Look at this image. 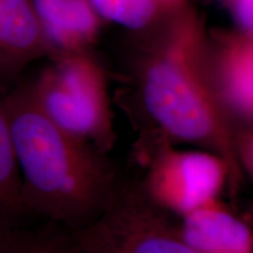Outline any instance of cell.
<instances>
[{
	"mask_svg": "<svg viewBox=\"0 0 253 253\" xmlns=\"http://www.w3.org/2000/svg\"><path fill=\"white\" fill-rule=\"evenodd\" d=\"M101 15L123 26H144L155 11L154 0H90Z\"/></svg>",
	"mask_w": 253,
	"mask_h": 253,
	"instance_id": "7c38bea8",
	"label": "cell"
},
{
	"mask_svg": "<svg viewBox=\"0 0 253 253\" xmlns=\"http://www.w3.org/2000/svg\"><path fill=\"white\" fill-rule=\"evenodd\" d=\"M145 108L164 132L219 155L236 185L242 178L237 134L205 84L197 47L189 37L172 41L148 66L143 80Z\"/></svg>",
	"mask_w": 253,
	"mask_h": 253,
	"instance_id": "7a4b0ae2",
	"label": "cell"
},
{
	"mask_svg": "<svg viewBox=\"0 0 253 253\" xmlns=\"http://www.w3.org/2000/svg\"><path fill=\"white\" fill-rule=\"evenodd\" d=\"M2 100L25 214L68 224L74 230L90 223L112 197L102 153L47 118L31 84L15 87Z\"/></svg>",
	"mask_w": 253,
	"mask_h": 253,
	"instance_id": "6da1fadb",
	"label": "cell"
},
{
	"mask_svg": "<svg viewBox=\"0 0 253 253\" xmlns=\"http://www.w3.org/2000/svg\"><path fill=\"white\" fill-rule=\"evenodd\" d=\"M177 231L198 253H253V229L219 198L182 216Z\"/></svg>",
	"mask_w": 253,
	"mask_h": 253,
	"instance_id": "8992f818",
	"label": "cell"
},
{
	"mask_svg": "<svg viewBox=\"0 0 253 253\" xmlns=\"http://www.w3.org/2000/svg\"><path fill=\"white\" fill-rule=\"evenodd\" d=\"M46 42L28 0H0V86L14 81L43 52Z\"/></svg>",
	"mask_w": 253,
	"mask_h": 253,
	"instance_id": "52a82bcc",
	"label": "cell"
},
{
	"mask_svg": "<svg viewBox=\"0 0 253 253\" xmlns=\"http://www.w3.org/2000/svg\"><path fill=\"white\" fill-rule=\"evenodd\" d=\"M34 4L46 41L67 54L81 53L96 28L86 0H34Z\"/></svg>",
	"mask_w": 253,
	"mask_h": 253,
	"instance_id": "ba28073f",
	"label": "cell"
},
{
	"mask_svg": "<svg viewBox=\"0 0 253 253\" xmlns=\"http://www.w3.org/2000/svg\"><path fill=\"white\" fill-rule=\"evenodd\" d=\"M236 17L242 27L253 37V0H236Z\"/></svg>",
	"mask_w": 253,
	"mask_h": 253,
	"instance_id": "5bb4252c",
	"label": "cell"
},
{
	"mask_svg": "<svg viewBox=\"0 0 253 253\" xmlns=\"http://www.w3.org/2000/svg\"><path fill=\"white\" fill-rule=\"evenodd\" d=\"M38 106L65 131L104 153L114 143V122L102 74L81 53L67 54L31 84Z\"/></svg>",
	"mask_w": 253,
	"mask_h": 253,
	"instance_id": "3957f363",
	"label": "cell"
},
{
	"mask_svg": "<svg viewBox=\"0 0 253 253\" xmlns=\"http://www.w3.org/2000/svg\"><path fill=\"white\" fill-rule=\"evenodd\" d=\"M21 182L15 160L11 126L0 97V229L23 225Z\"/></svg>",
	"mask_w": 253,
	"mask_h": 253,
	"instance_id": "30bf717a",
	"label": "cell"
},
{
	"mask_svg": "<svg viewBox=\"0 0 253 253\" xmlns=\"http://www.w3.org/2000/svg\"><path fill=\"white\" fill-rule=\"evenodd\" d=\"M226 184L237 186L229 164L209 150H162L147 181L154 203L181 217L219 198Z\"/></svg>",
	"mask_w": 253,
	"mask_h": 253,
	"instance_id": "277c9868",
	"label": "cell"
},
{
	"mask_svg": "<svg viewBox=\"0 0 253 253\" xmlns=\"http://www.w3.org/2000/svg\"><path fill=\"white\" fill-rule=\"evenodd\" d=\"M0 253H80L72 237L24 225L0 229Z\"/></svg>",
	"mask_w": 253,
	"mask_h": 253,
	"instance_id": "8fae6325",
	"label": "cell"
},
{
	"mask_svg": "<svg viewBox=\"0 0 253 253\" xmlns=\"http://www.w3.org/2000/svg\"><path fill=\"white\" fill-rule=\"evenodd\" d=\"M236 148L240 169L253 179V126L237 135Z\"/></svg>",
	"mask_w": 253,
	"mask_h": 253,
	"instance_id": "4fadbf2b",
	"label": "cell"
},
{
	"mask_svg": "<svg viewBox=\"0 0 253 253\" xmlns=\"http://www.w3.org/2000/svg\"><path fill=\"white\" fill-rule=\"evenodd\" d=\"M220 86L227 106L253 125V37L233 41L224 50Z\"/></svg>",
	"mask_w": 253,
	"mask_h": 253,
	"instance_id": "9c48e42d",
	"label": "cell"
},
{
	"mask_svg": "<svg viewBox=\"0 0 253 253\" xmlns=\"http://www.w3.org/2000/svg\"><path fill=\"white\" fill-rule=\"evenodd\" d=\"M80 253H198L149 212L108 203L71 236Z\"/></svg>",
	"mask_w": 253,
	"mask_h": 253,
	"instance_id": "5b68a950",
	"label": "cell"
}]
</instances>
